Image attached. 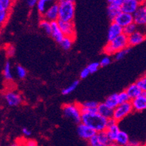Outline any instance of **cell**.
Wrapping results in <instances>:
<instances>
[{
	"instance_id": "6da1fadb",
	"label": "cell",
	"mask_w": 146,
	"mask_h": 146,
	"mask_svg": "<svg viewBox=\"0 0 146 146\" xmlns=\"http://www.w3.org/2000/svg\"><path fill=\"white\" fill-rule=\"evenodd\" d=\"M81 123L93 129L97 133L105 131L108 127V119L98 113V110L83 113L81 115Z\"/></svg>"
},
{
	"instance_id": "7a4b0ae2",
	"label": "cell",
	"mask_w": 146,
	"mask_h": 146,
	"mask_svg": "<svg viewBox=\"0 0 146 146\" xmlns=\"http://www.w3.org/2000/svg\"><path fill=\"white\" fill-rule=\"evenodd\" d=\"M128 47V36L122 34L112 41L108 42L104 46L103 52L108 56L115 55L117 52Z\"/></svg>"
},
{
	"instance_id": "3957f363",
	"label": "cell",
	"mask_w": 146,
	"mask_h": 146,
	"mask_svg": "<svg viewBox=\"0 0 146 146\" xmlns=\"http://www.w3.org/2000/svg\"><path fill=\"white\" fill-rule=\"evenodd\" d=\"M59 5V20L62 22H73L75 13V3L72 0H60Z\"/></svg>"
},
{
	"instance_id": "277c9868",
	"label": "cell",
	"mask_w": 146,
	"mask_h": 146,
	"mask_svg": "<svg viewBox=\"0 0 146 146\" xmlns=\"http://www.w3.org/2000/svg\"><path fill=\"white\" fill-rule=\"evenodd\" d=\"M63 112L66 118L72 119L76 123L81 122V113L80 104H66L63 106Z\"/></svg>"
},
{
	"instance_id": "5b68a950",
	"label": "cell",
	"mask_w": 146,
	"mask_h": 146,
	"mask_svg": "<svg viewBox=\"0 0 146 146\" xmlns=\"http://www.w3.org/2000/svg\"><path fill=\"white\" fill-rule=\"evenodd\" d=\"M133 111L131 102H127L125 104H120L113 110V118L117 121H121L129 114Z\"/></svg>"
},
{
	"instance_id": "8992f818",
	"label": "cell",
	"mask_w": 146,
	"mask_h": 146,
	"mask_svg": "<svg viewBox=\"0 0 146 146\" xmlns=\"http://www.w3.org/2000/svg\"><path fill=\"white\" fill-rule=\"evenodd\" d=\"M123 0H109L108 1V14L112 22L121 12V5Z\"/></svg>"
},
{
	"instance_id": "52a82bcc",
	"label": "cell",
	"mask_w": 146,
	"mask_h": 146,
	"mask_svg": "<svg viewBox=\"0 0 146 146\" xmlns=\"http://www.w3.org/2000/svg\"><path fill=\"white\" fill-rule=\"evenodd\" d=\"M4 98L8 105L11 107H16L21 104L23 102V97L19 92L16 91L8 90L4 94Z\"/></svg>"
},
{
	"instance_id": "ba28073f",
	"label": "cell",
	"mask_w": 146,
	"mask_h": 146,
	"mask_svg": "<svg viewBox=\"0 0 146 146\" xmlns=\"http://www.w3.org/2000/svg\"><path fill=\"white\" fill-rule=\"evenodd\" d=\"M133 23L137 25H146V6L145 2H142L137 11L133 14Z\"/></svg>"
},
{
	"instance_id": "9c48e42d",
	"label": "cell",
	"mask_w": 146,
	"mask_h": 146,
	"mask_svg": "<svg viewBox=\"0 0 146 146\" xmlns=\"http://www.w3.org/2000/svg\"><path fill=\"white\" fill-rule=\"evenodd\" d=\"M43 19L51 22H57L59 20V5L58 3H54L49 6L44 14L42 15Z\"/></svg>"
},
{
	"instance_id": "30bf717a",
	"label": "cell",
	"mask_w": 146,
	"mask_h": 146,
	"mask_svg": "<svg viewBox=\"0 0 146 146\" xmlns=\"http://www.w3.org/2000/svg\"><path fill=\"white\" fill-rule=\"evenodd\" d=\"M58 24L64 36L71 37L75 40L76 32H75V24L73 22L58 21Z\"/></svg>"
},
{
	"instance_id": "8fae6325",
	"label": "cell",
	"mask_w": 146,
	"mask_h": 146,
	"mask_svg": "<svg viewBox=\"0 0 146 146\" xmlns=\"http://www.w3.org/2000/svg\"><path fill=\"white\" fill-rule=\"evenodd\" d=\"M77 131L79 137L87 141L90 139L93 136H95L97 133L93 129H92L87 125H84V124L81 123V122L78 125Z\"/></svg>"
},
{
	"instance_id": "7c38bea8",
	"label": "cell",
	"mask_w": 146,
	"mask_h": 146,
	"mask_svg": "<svg viewBox=\"0 0 146 146\" xmlns=\"http://www.w3.org/2000/svg\"><path fill=\"white\" fill-rule=\"evenodd\" d=\"M142 2L138 0H123L121 11L130 14H133L137 11Z\"/></svg>"
},
{
	"instance_id": "4fadbf2b",
	"label": "cell",
	"mask_w": 146,
	"mask_h": 146,
	"mask_svg": "<svg viewBox=\"0 0 146 146\" xmlns=\"http://www.w3.org/2000/svg\"><path fill=\"white\" fill-rule=\"evenodd\" d=\"M113 22L115 23L116 24L121 26V28L127 27V25H131L133 23V14H127V13H125V12L121 11L116 17L114 19Z\"/></svg>"
},
{
	"instance_id": "5bb4252c",
	"label": "cell",
	"mask_w": 146,
	"mask_h": 146,
	"mask_svg": "<svg viewBox=\"0 0 146 146\" xmlns=\"http://www.w3.org/2000/svg\"><path fill=\"white\" fill-rule=\"evenodd\" d=\"M123 34V28L119 26L114 22H112L111 24L110 25L109 30L108 33V42L112 41L113 40L115 39L119 36Z\"/></svg>"
},
{
	"instance_id": "9a60e30c",
	"label": "cell",
	"mask_w": 146,
	"mask_h": 146,
	"mask_svg": "<svg viewBox=\"0 0 146 146\" xmlns=\"http://www.w3.org/2000/svg\"><path fill=\"white\" fill-rule=\"evenodd\" d=\"M146 39V35L140 31H137L133 35L128 36V45L130 46H135L142 43Z\"/></svg>"
},
{
	"instance_id": "2e32d148",
	"label": "cell",
	"mask_w": 146,
	"mask_h": 146,
	"mask_svg": "<svg viewBox=\"0 0 146 146\" xmlns=\"http://www.w3.org/2000/svg\"><path fill=\"white\" fill-rule=\"evenodd\" d=\"M131 102L133 111L142 112L146 110V96H143L142 93L140 96L132 100Z\"/></svg>"
},
{
	"instance_id": "e0dca14e",
	"label": "cell",
	"mask_w": 146,
	"mask_h": 146,
	"mask_svg": "<svg viewBox=\"0 0 146 146\" xmlns=\"http://www.w3.org/2000/svg\"><path fill=\"white\" fill-rule=\"evenodd\" d=\"M51 36L53 37L54 40L57 41L59 43L65 37V36L62 32L61 29L60 28L58 21L52 22V34H51Z\"/></svg>"
},
{
	"instance_id": "ac0fdd59",
	"label": "cell",
	"mask_w": 146,
	"mask_h": 146,
	"mask_svg": "<svg viewBox=\"0 0 146 146\" xmlns=\"http://www.w3.org/2000/svg\"><path fill=\"white\" fill-rule=\"evenodd\" d=\"M125 91L127 93L131 101L137 98L139 96H140L142 93V90L137 85V83H133V84H131V85H129L127 89L125 90Z\"/></svg>"
},
{
	"instance_id": "d6986e66",
	"label": "cell",
	"mask_w": 146,
	"mask_h": 146,
	"mask_svg": "<svg viewBox=\"0 0 146 146\" xmlns=\"http://www.w3.org/2000/svg\"><path fill=\"white\" fill-rule=\"evenodd\" d=\"M97 110H98V113L105 119H110L113 118V110L109 108L105 103H99V105H98Z\"/></svg>"
},
{
	"instance_id": "ffe728a7",
	"label": "cell",
	"mask_w": 146,
	"mask_h": 146,
	"mask_svg": "<svg viewBox=\"0 0 146 146\" xmlns=\"http://www.w3.org/2000/svg\"><path fill=\"white\" fill-rule=\"evenodd\" d=\"M105 131L107 133V134H108V138H109L110 142L111 143L115 142L118 135H119V132H120L118 124L113 125V126H110V127H108Z\"/></svg>"
},
{
	"instance_id": "44dd1931",
	"label": "cell",
	"mask_w": 146,
	"mask_h": 146,
	"mask_svg": "<svg viewBox=\"0 0 146 146\" xmlns=\"http://www.w3.org/2000/svg\"><path fill=\"white\" fill-rule=\"evenodd\" d=\"M80 104L81 107V113H87V112H91L94 111V110H97L99 103L97 102H94V101H89V102H84Z\"/></svg>"
},
{
	"instance_id": "7402d4cb",
	"label": "cell",
	"mask_w": 146,
	"mask_h": 146,
	"mask_svg": "<svg viewBox=\"0 0 146 146\" xmlns=\"http://www.w3.org/2000/svg\"><path fill=\"white\" fill-rule=\"evenodd\" d=\"M130 141L131 140L129 139V136L127 133L123 131H120L115 143H116L119 146H126Z\"/></svg>"
},
{
	"instance_id": "603a6c76",
	"label": "cell",
	"mask_w": 146,
	"mask_h": 146,
	"mask_svg": "<svg viewBox=\"0 0 146 146\" xmlns=\"http://www.w3.org/2000/svg\"><path fill=\"white\" fill-rule=\"evenodd\" d=\"M104 103H105L109 108L114 110L119 104V99H118V94L115 93V94H112L110 95V96H109L108 98H106Z\"/></svg>"
},
{
	"instance_id": "cb8c5ba5",
	"label": "cell",
	"mask_w": 146,
	"mask_h": 146,
	"mask_svg": "<svg viewBox=\"0 0 146 146\" xmlns=\"http://www.w3.org/2000/svg\"><path fill=\"white\" fill-rule=\"evenodd\" d=\"M40 27L45 31V32L48 35H51L52 34V23L46 19H42L40 22Z\"/></svg>"
},
{
	"instance_id": "d4e9b609",
	"label": "cell",
	"mask_w": 146,
	"mask_h": 146,
	"mask_svg": "<svg viewBox=\"0 0 146 146\" xmlns=\"http://www.w3.org/2000/svg\"><path fill=\"white\" fill-rule=\"evenodd\" d=\"M3 75L6 81H11L13 78L11 73V66L9 61H6L4 66V69H3Z\"/></svg>"
},
{
	"instance_id": "484cf974",
	"label": "cell",
	"mask_w": 146,
	"mask_h": 146,
	"mask_svg": "<svg viewBox=\"0 0 146 146\" xmlns=\"http://www.w3.org/2000/svg\"><path fill=\"white\" fill-rule=\"evenodd\" d=\"M74 39L71 38V37H68V36H65L63 40L60 42V45L62 48H64V50H69L72 46V43L74 42Z\"/></svg>"
},
{
	"instance_id": "4316f807",
	"label": "cell",
	"mask_w": 146,
	"mask_h": 146,
	"mask_svg": "<svg viewBox=\"0 0 146 146\" xmlns=\"http://www.w3.org/2000/svg\"><path fill=\"white\" fill-rule=\"evenodd\" d=\"M137 31V25L135 23H132L131 25H127V27L123 29V34L127 36H131L133 33Z\"/></svg>"
},
{
	"instance_id": "83f0119b",
	"label": "cell",
	"mask_w": 146,
	"mask_h": 146,
	"mask_svg": "<svg viewBox=\"0 0 146 146\" xmlns=\"http://www.w3.org/2000/svg\"><path fill=\"white\" fill-rule=\"evenodd\" d=\"M118 99H119V104H125V103H127V102H131V98H130V97H129L125 90L119 92V94H118Z\"/></svg>"
},
{
	"instance_id": "f1b7e54d",
	"label": "cell",
	"mask_w": 146,
	"mask_h": 146,
	"mask_svg": "<svg viewBox=\"0 0 146 146\" xmlns=\"http://www.w3.org/2000/svg\"><path fill=\"white\" fill-rule=\"evenodd\" d=\"M97 135H98V139H99V140H100V142H102V144L108 146L110 143H111L110 141L109 138H108V134H107L106 131H102V132L98 133Z\"/></svg>"
},
{
	"instance_id": "f546056e",
	"label": "cell",
	"mask_w": 146,
	"mask_h": 146,
	"mask_svg": "<svg viewBox=\"0 0 146 146\" xmlns=\"http://www.w3.org/2000/svg\"><path fill=\"white\" fill-rule=\"evenodd\" d=\"M79 81H74L73 83H72L71 84L68 86L66 88L64 89L63 90H62V94L63 95H68L69 93H71L72 92L75 90V89L77 88V87L78 86Z\"/></svg>"
},
{
	"instance_id": "4dcf8cb0",
	"label": "cell",
	"mask_w": 146,
	"mask_h": 146,
	"mask_svg": "<svg viewBox=\"0 0 146 146\" xmlns=\"http://www.w3.org/2000/svg\"><path fill=\"white\" fill-rule=\"evenodd\" d=\"M46 4H47V1L46 0H39L36 4V8L37 11L40 14L43 15L44 13L46 11Z\"/></svg>"
},
{
	"instance_id": "1f68e13d",
	"label": "cell",
	"mask_w": 146,
	"mask_h": 146,
	"mask_svg": "<svg viewBox=\"0 0 146 146\" xmlns=\"http://www.w3.org/2000/svg\"><path fill=\"white\" fill-rule=\"evenodd\" d=\"M88 145L89 146H107L105 145L102 144V142H100L99 139L98 137V135L96 133L95 136L92 137L90 139L88 140Z\"/></svg>"
},
{
	"instance_id": "d6a6232c",
	"label": "cell",
	"mask_w": 146,
	"mask_h": 146,
	"mask_svg": "<svg viewBox=\"0 0 146 146\" xmlns=\"http://www.w3.org/2000/svg\"><path fill=\"white\" fill-rule=\"evenodd\" d=\"M10 11H6V10H0V23L2 25H5L6 22L8 21V19L9 17Z\"/></svg>"
},
{
	"instance_id": "836d02e7",
	"label": "cell",
	"mask_w": 146,
	"mask_h": 146,
	"mask_svg": "<svg viewBox=\"0 0 146 146\" xmlns=\"http://www.w3.org/2000/svg\"><path fill=\"white\" fill-rule=\"evenodd\" d=\"M13 2L11 0H1L0 1V10L11 11Z\"/></svg>"
},
{
	"instance_id": "e575fe53",
	"label": "cell",
	"mask_w": 146,
	"mask_h": 146,
	"mask_svg": "<svg viewBox=\"0 0 146 146\" xmlns=\"http://www.w3.org/2000/svg\"><path fill=\"white\" fill-rule=\"evenodd\" d=\"M16 70H17V74L18 77H19V78H25L26 75H27V72H26L25 68L23 67V66H22L18 65L17 66V69H16Z\"/></svg>"
},
{
	"instance_id": "d590c367",
	"label": "cell",
	"mask_w": 146,
	"mask_h": 146,
	"mask_svg": "<svg viewBox=\"0 0 146 146\" xmlns=\"http://www.w3.org/2000/svg\"><path fill=\"white\" fill-rule=\"evenodd\" d=\"M130 50H131V48H130V47H128V48H125L124 50H121L120 51V52H117V53L115 54V59L116 60H121L122 58H125V56H126V54H128Z\"/></svg>"
},
{
	"instance_id": "8d00e7d4",
	"label": "cell",
	"mask_w": 146,
	"mask_h": 146,
	"mask_svg": "<svg viewBox=\"0 0 146 146\" xmlns=\"http://www.w3.org/2000/svg\"><path fill=\"white\" fill-rule=\"evenodd\" d=\"M139 87H140L142 92H146V77L145 76H142L139 78L136 82Z\"/></svg>"
},
{
	"instance_id": "74e56055",
	"label": "cell",
	"mask_w": 146,
	"mask_h": 146,
	"mask_svg": "<svg viewBox=\"0 0 146 146\" xmlns=\"http://www.w3.org/2000/svg\"><path fill=\"white\" fill-rule=\"evenodd\" d=\"M99 66H101L98 62H93V63L89 64L87 69H89V71L90 72V73H94L98 70Z\"/></svg>"
},
{
	"instance_id": "f35d334b",
	"label": "cell",
	"mask_w": 146,
	"mask_h": 146,
	"mask_svg": "<svg viewBox=\"0 0 146 146\" xmlns=\"http://www.w3.org/2000/svg\"><path fill=\"white\" fill-rule=\"evenodd\" d=\"M6 54L8 57H12L15 54V48L11 45H8L6 48Z\"/></svg>"
},
{
	"instance_id": "ab89813d",
	"label": "cell",
	"mask_w": 146,
	"mask_h": 146,
	"mask_svg": "<svg viewBox=\"0 0 146 146\" xmlns=\"http://www.w3.org/2000/svg\"><path fill=\"white\" fill-rule=\"evenodd\" d=\"M111 63V59L110 58L109 56H106L102 58V60L99 62L101 66H106L109 65Z\"/></svg>"
},
{
	"instance_id": "60d3db41",
	"label": "cell",
	"mask_w": 146,
	"mask_h": 146,
	"mask_svg": "<svg viewBox=\"0 0 146 146\" xmlns=\"http://www.w3.org/2000/svg\"><path fill=\"white\" fill-rule=\"evenodd\" d=\"M90 74H91L90 72L89 71V69H87V68H84V69H83L82 71L81 72L80 76H81V78L84 79V78H86L88 77Z\"/></svg>"
},
{
	"instance_id": "b9f144b4",
	"label": "cell",
	"mask_w": 146,
	"mask_h": 146,
	"mask_svg": "<svg viewBox=\"0 0 146 146\" xmlns=\"http://www.w3.org/2000/svg\"><path fill=\"white\" fill-rule=\"evenodd\" d=\"M23 146H37L36 141L30 139V140H26L23 142Z\"/></svg>"
},
{
	"instance_id": "7bdbcfd3",
	"label": "cell",
	"mask_w": 146,
	"mask_h": 146,
	"mask_svg": "<svg viewBox=\"0 0 146 146\" xmlns=\"http://www.w3.org/2000/svg\"><path fill=\"white\" fill-rule=\"evenodd\" d=\"M126 146H143V145L141 144V142H138V141L132 140V141H130V142H128V144H127Z\"/></svg>"
},
{
	"instance_id": "ee69618b",
	"label": "cell",
	"mask_w": 146,
	"mask_h": 146,
	"mask_svg": "<svg viewBox=\"0 0 146 146\" xmlns=\"http://www.w3.org/2000/svg\"><path fill=\"white\" fill-rule=\"evenodd\" d=\"M116 124H118V121L115 120L113 118L108 119V127H110V126H113V125H116Z\"/></svg>"
},
{
	"instance_id": "f6af8a7d",
	"label": "cell",
	"mask_w": 146,
	"mask_h": 146,
	"mask_svg": "<svg viewBox=\"0 0 146 146\" xmlns=\"http://www.w3.org/2000/svg\"><path fill=\"white\" fill-rule=\"evenodd\" d=\"M37 2H38V1H36V0H29L27 2L28 5H29L30 8H33V7H35V5H36Z\"/></svg>"
},
{
	"instance_id": "bcb514c9",
	"label": "cell",
	"mask_w": 146,
	"mask_h": 146,
	"mask_svg": "<svg viewBox=\"0 0 146 146\" xmlns=\"http://www.w3.org/2000/svg\"><path fill=\"white\" fill-rule=\"evenodd\" d=\"M22 131H23V133L25 136H30L31 135V131H29V129L26 128V127H23V130H22Z\"/></svg>"
},
{
	"instance_id": "7dc6e473",
	"label": "cell",
	"mask_w": 146,
	"mask_h": 146,
	"mask_svg": "<svg viewBox=\"0 0 146 146\" xmlns=\"http://www.w3.org/2000/svg\"><path fill=\"white\" fill-rule=\"evenodd\" d=\"M10 146H23V142H15L14 143L11 144Z\"/></svg>"
},
{
	"instance_id": "c3c4849f",
	"label": "cell",
	"mask_w": 146,
	"mask_h": 146,
	"mask_svg": "<svg viewBox=\"0 0 146 146\" xmlns=\"http://www.w3.org/2000/svg\"><path fill=\"white\" fill-rule=\"evenodd\" d=\"M108 146H119V145H118L116 143H115V142H114V143H110V144Z\"/></svg>"
},
{
	"instance_id": "681fc988",
	"label": "cell",
	"mask_w": 146,
	"mask_h": 146,
	"mask_svg": "<svg viewBox=\"0 0 146 146\" xmlns=\"http://www.w3.org/2000/svg\"><path fill=\"white\" fill-rule=\"evenodd\" d=\"M144 76H145V77H146V72H145V75H144Z\"/></svg>"
},
{
	"instance_id": "f907efd6",
	"label": "cell",
	"mask_w": 146,
	"mask_h": 146,
	"mask_svg": "<svg viewBox=\"0 0 146 146\" xmlns=\"http://www.w3.org/2000/svg\"><path fill=\"white\" fill-rule=\"evenodd\" d=\"M145 146H146V143H145Z\"/></svg>"
},
{
	"instance_id": "816d5d0a",
	"label": "cell",
	"mask_w": 146,
	"mask_h": 146,
	"mask_svg": "<svg viewBox=\"0 0 146 146\" xmlns=\"http://www.w3.org/2000/svg\"><path fill=\"white\" fill-rule=\"evenodd\" d=\"M145 6H146V2H145Z\"/></svg>"
},
{
	"instance_id": "f5cc1de1",
	"label": "cell",
	"mask_w": 146,
	"mask_h": 146,
	"mask_svg": "<svg viewBox=\"0 0 146 146\" xmlns=\"http://www.w3.org/2000/svg\"><path fill=\"white\" fill-rule=\"evenodd\" d=\"M143 146H145V145H143Z\"/></svg>"
}]
</instances>
